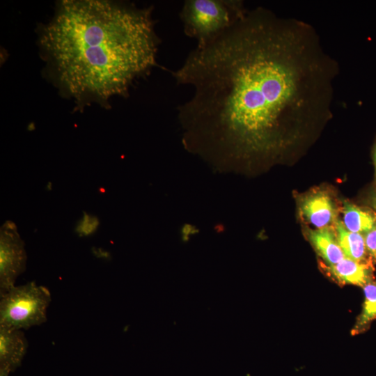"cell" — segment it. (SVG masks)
<instances>
[{
	"label": "cell",
	"instance_id": "cell-9",
	"mask_svg": "<svg viewBox=\"0 0 376 376\" xmlns=\"http://www.w3.org/2000/svg\"><path fill=\"white\" fill-rule=\"evenodd\" d=\"M307 237L326 265L337 264L345 258L335 232L329 227L309 229Z\"/></svg>",
	"mask_w": 376,
	"mask_h": 376
},
{
	"label": "cell",
	"instance_id": "cell-2",
	"mask_svg": "<svg viewBox=\"0 0 376 376\" xmlns=\"http://www.w3.org/2000/svg\"><path fill=\"white\" fill-rule=\"evenodd\" d=\"M152 7L108 0H63L38 32L45 75L77 107H108L157 65Z\"/></svg>",
	"mask_w": 376,
	"mask_h": 376
},
{
	"label": "cell",
	"instance_id": "cell-8",
	"mask_svg": "<svg viewBox=\"0 0 376 376\" xmlns=\"http://www.w3.org/2000/svg\"><path fill=\"white\" fill-rule=\"evenodd\" d=\"M324 271L339 284L363 287L374 279V264L345 258L337 264L323 265Z\"/></svg>",
	"mask_w": 376,
	"mask_h": 376
},
{
	"label": "cell",
	"instance_id": "cell-1",
	"mask_svg": "<svg viewBox=\"0 0 376 376\" xmlns=\"http://www.w3.org/2000/svg\"><path fill=\"white\" fill-rule=\"evenodd\" d=\"M338 74L312 25L247 10L172 72L193 88L178 107L183 146L226 171L284 157L332 116Z\"/></svg>",
	"mask_w": 376,
	"mask_h": 376
},
{
	"label": "cell",
	"instance_id": "cell-6",
	"mask_svg": "<svg viewBox=\"0 0 376 376\" xmlns=\"http://www.w3.org/2000/svg\"><path fill=\"white\" fill-rule=\"evenodd\" d=\"M299 206L301 217L316 228L329 227L337 219L333 198L323 190L307 194L300 199Z\"/></svg>",
	"mask_w": 376,
	"mask_h": 376
},
{
	"label": "cell",
	"instance_id": "cell-14",
	"mask_svg": "<svg viewBox=\"0 0 376 376\" xmlns=\"http://www.w3.org/2000/svg\"><path fill=\"white\" fill-rule=\"evenodd\" d=\"M363 235L369 260L375 264L376 263V227Z\"/></svg>",
	"mask_w": 376,
	"mask_h": 376
},
{
	"label": "cell",
	"instance_id": "cell-12",
	"mask_svg": "<svg viewBox=\"0 0 376 376\" xmlns=\"http://www.w3.org/2000/svg\"><path fill=\"white\" fill-rule=\"evenodd\" d=\"M364 300L360 315L352 330V334L363 333L376 320V280L373 279L363 287Z\"/></svg>",
	"mask_w": 376,
	"mask_h": 376
},
{
	"label": "cell",
	"instance_id": "cell-7",
	"mask_svg": "<svg viewBox=\"0 0 376 376\" xmlns=\"http://www.w3.org/2000/svg\"><path fill=\"white\" fill-rule=\"evenodd\" d=\"M27 348L22 330L0 327V370L14 372L21 366Z\"/></svg>",
	"mask_w": 376,
	"mask_h": 376
},
{
	"label": "cell",
	"instance_id": "cell-5",
	"mask_svg": "<svg viewBox=\"0 0 376 376\" xmlns=\"http://www.w3.org/2000/svg\"><path fill=\"white\" fill-rule=\"evenodd\" d=\"M26 263L24 242L15 224L6 221L0 235V295L15 286L17 277L26 269Z\"/></svg>",
	"mask_w": 376,
	"mask_h": 376
},
{
	"label": "cell",
	"instance_id": "cell-13",
	"mask_svg": "<svg viewBox=\"0 0 376 376\" xmlns=\"http://www.w3.org/2000/svg\"><path fill=\"white\" fill-rule=\"evenodd\" d=\"M99 224L96 216L84 212L75 227V232L79 237H88L96 232Z\"/></svg>",
	"mask_w": 376,
	"mask_h": 376
},
{
	"label": "cell",
	"instance_id": "cell-4",
	"mask_svg": "<svg viewBox=\"0 0 376 376\" xmlns=\"http://www.w3.org/2000/svg\"><path fill=\"white\" fill-rule=\"evenodd\" d=\"M51 301L43 285L33 281L15 285L0 295V327L22 330L45 323Z\"/></svg>",
	"mask_w": 376,
	"mask_h": 376
},
{
	"label": "cell",
	"instance_id": "cell-11",
	"mask_svg": "<svg viewBox=\"0 0 376 376\" xmlns=\"http://www.w3.org/2000/svg\"><path fill=\"white\" fill-rule=\"evenodd\" d=\"M334 228L337 241L345 258L358 262L371 263L368 256L363 235L347 230L342 221L338 218L334 222Z\"/></svg>",
	"mask_w": 376,
	"mask_h": 376
},
{
	"label": "cell",
	"instance_id": "cell-3",
	"mask_svg": "<svg viewBox=\"0 0 376 376\" xmlns=\"http://www.w3.org/2000/svg\"><path fill=\"white\" fill-rule=\"evenodd\" d=\"M239 0H186L180 12L185 33L203 47L236 23L246 12Z\"/></svg>",
	"mask_w": 376,
	"mask_h": 376
},
{
	"label": "cell",
	"instance_id": "cell-16",
	"mask_svg": "<svg viewBox=\"0 0 376 376\" xmlns=\"http://www.w3.org/2000/svg\"><path fill=\"white\" fill-rule=\"evenodd\" d=\"M372 157H373V164H374V166H375L374 184H375V185L376 187V139H375V143H374L373 146Z\"/></svg>",
	"mask_w": 376,
	"mask_h": 376
},
{
	"label": "cell",
	"instance_id": "cell-15",
	"mask_svg": "<svg viewBox=\"0 0 376 376\" xmlns=\"http://www.w3.org/2000/svg\"><path fill=\"white\" fill-rule=\"evenodd\" d=\"M368 203L370 207L372 208V210L376 212V188L370 194L368 198Z\"/></svg>",
	"mask_w": 376,
	"mask_h": 376
},
{
	"label": "cell",
	"instance_id": "cell-10",
	"mask_svg": "<svg viewBox=\"0 0 376 376\" xmlns=\"http://www.w3.org/2000/svg\"><path fill=\"white\" fill-rule=\"evenodd\" d=\"M342 214V223L350 232L365 235L376 227V212L372 209L345 201Z\"/></svg>",
	"mask_w": 376,
	"mask_h": 376
},
{
	"label": "cell",
	"instance_id": "cell-17",
	"mask_svg": "<svg viewBox=\"0 0 376 376\" xmlns=\"http://www.w3.org/2000/svg\"><path fill=\"white\" fill-rule=\"evenodd\" d=\"M9 375L10 373L6 370H0V376H9Z\"/></svg>",
	"mask_w": 376,
	"mask_h": 376
}]
</instances>
